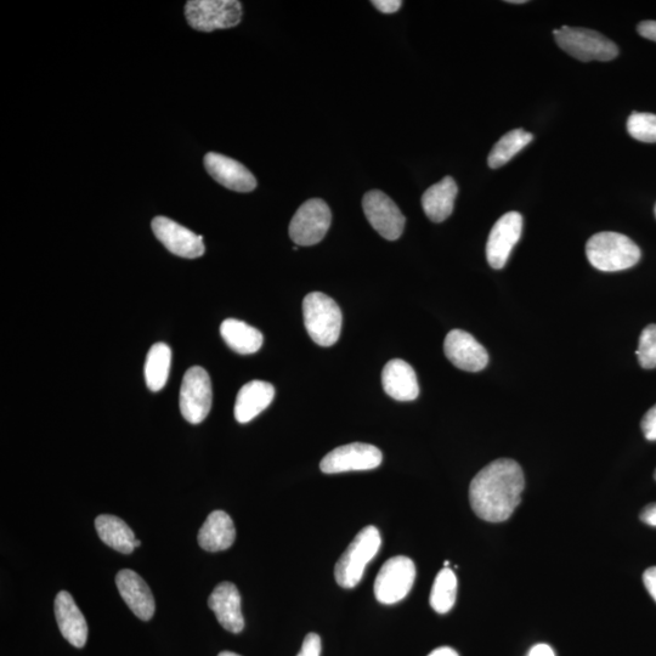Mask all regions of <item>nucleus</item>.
Masks as SVG:
<instances>
[{"label": "nucleus", "instance_id": "obj_1", "mask_svg": "<svg viewBox=\"0 0 656 656\" xmlns=\"http://www.w3.org/2000/svg\"><path fill=\"white\" fill-rule=\"evenodd\" d=\"M524 488V473L519 463L500 458L475 475L469 486V501L480 519L506 522L522 501Z\"/></svg>", "mask_w": 656, "mask_h": 656}, {"label": "nucleus", "instance_id": "obj_2", "mask_svg": "<svg viewBox=\"0 0 656 656\" xmlns=\"http://www.w3.org/2000/svg\"><path fill=\"white\" fill-rule=\"evenodd\" d=\"M586 256L592 267L615 273L635 267L641 259V250L630 237L605 231L587 241Z\"/></svg>", "mask_w": 656, "mask_h": 656}, {"label": "nucleus", "instance_id": "obj_3", "mask_svg": "<svg viewBox=\"0 0 656 656\" xmlns=\"http://www.w3.org/2000/svg\"><path fill=\"white\" fill-rule=\"evenodd\" d=\"M305 328L321 347H332L341 336L343 315L337 303L324 293L313 292L303 301Z\"/></svg>", "mask_w": 656, "mask_h": 656}, {"label": "nucleus", "instance_id": "obj_4", "mask_svg": "<svg viewBox=\"0 0 656 656\" xmlns=\"http://www.w3.org/2000/svg\"><path fill=\"white\" fill-rule=\"evenodd\" d=\"M381 545V534L376 527L370 525L361 530L336 564L337 584L348 590L358 586L363 579L367 564L377 556Z\"/></svg>", "mask_w": 656, "mask_h": 656}, {"label": "nucleus", "instance_id": "obj_5", "mask_svg": "<svg viewBox=\"0 0 656 656\" xmlns=\"http://www.w3.org/2000/svg\"><path fill=\"white\" fill-rule=\"evenodd\" d=\"M553 35L559 48L580 61H610L619 55L614 42L587 28L563 26Z\"/></svg>", "mask_w": 656, "mask_h": 656}, {"label": "nucleus", "instance_id": "obj_6", "mask_svg": "<svg viewBox=\"0 0 656 656\" xmlns=\"http://www.w3.org/2000/svg\"><path fill=\"white\" fill-rule=\"evenodd\" d=\"M185 16L196 31L226 30L240 24L242 5L237 0H191L186 3Z\"/></svg>", "mask_w": 656, "mask_h": 656}, {"label": "nucleus", "instance_id": "obj_7", "mask_svg": "<svg viewBox=\"0 0 656 656\" xmlns=\"http://www.w3.org/2000/svg\"><path fill=\"white\" fill-rule=\"evenodd\" d=\"M416 567L409 557L390 558L383 564L375 580V597L382 604H395L409 595L414 587Z\"/></svg>", "mask_w": 656, "mask_h": 656}, {"label": "nucleus", "instance_id": "obj_8", "mask_svg": "<svg viewBox=\"0 0 656 656\" xmlns=\"http://www.w3.org/2000/svg\"><path fill=\"white\" fill-rule=\"evenodd\" d=\"M180 411L186 421L200 424L212 407V383L205 369L191 367L183 378L179 397Z\"/></svg>", "mask_w": 656, "mask_h": 656}, {"label": "nucleus", "instance_id": "obj_9", "mask_svg": "<svg viewBox=\"0 0 656 656\" xmlns=\"http://www.w3.org/2000/svg\"><path fill=\"white\" fill-rule=\"evenodd\" d=\"M330 207L320 199L309 200L298 208L291 220L290 236L297 246H314L324 239L330 229Z\"/></svg>", "mask_w": 656, "mask_h": 656}, {"label": "nucleus", "instance_id": "obj_10", "mask_svg": "<svg viewBox=\"0 0 656 656\" xmlns=\"http://www.w3.org/2000/svg\"><path fill=\"white\" fill-rule=\"evenodd\" d=\"M383 455L376 446L353 443L339 446L322 458L320 469L325 474L371 471L381 466Z\"/></svg>", "mask_w": 656, "mask_h": 656}, {"label": "nucleus", "instance_id": "obj_11", "mask_svg": "<svg viewBox=\"0 0 656 656\" xmlns=\"http://www.w3.org/2000/svg\"><path fill=\"white\" fill-rule=\"evenodd\" d=\"M363 208L372 228L384 239L395 241L403 235L406 219L394 201L382 191L367 192Z\"/></svg>", "mask_w": 656, "mask_h": 656}, {"label": "nucleus", "instance_id": "obj_12", "mask_svg": "<svg viewBox=\"0 0 656 656\" xmlns=\"http://www.w3.org/2000/svg\"><path fill=\"white\" fill-rule=\"evenodd\" d=\"M522 231L523 217L518 212L506 213L492 226L486 243V258L492 269L505 268L514 246L522 236Z\"/></svg>", "mask_w": 656, "mask_h": 656}, {"label": "nucleus", "instance_id": "obj_13", "mask_svg": "<svg viewBox=\"0 0 656 656\" xmlns=\"http://www.w3.org/2000/svg\"><path fill=\"white\" fill-rule=\"evenodd\" d=\"M151 226L157 240L175 256L195 259L205 254L206 248L203 245V237L192 233L191 230L175 223L174 220L166 217H156L152 220Z\"/></svg>", "mask_w": 656, "mask_h": 656}, {"label": "nucleus", "instance_id": "obj_14", "mask_svg": "<svg viewBox=\"0 0 656 656\" xmlns=\"http://www.w3.org/2000/svg\"><path fill=\"white\" fill-rule=\"evenodd\" d=\"M444 352L457 369L467 372H479L489 364V354L471 333L452 330L446 336Z\"/></svg>", "mask_w": 656, "mask_h": 656}, {"label": "nucleus", "instance_id": "obj_15", "mask_svg": "<svg viewBox=\"0 0 656 656\" xmlns=\"http://www.w3.org/2000/svg\"><path fill=\"white\" fill-rule=\"evenodd\" d=\"M205 167L208 174L226 189L251 192L257 188L256 177L233 158L209 152L205 157Z\"/></svg>", "mask_w": 656, "mask_h": 656}, {"label": "nucleus", "instance_id": "obj_16", "mask_svg": "<svg viewBox=\"0 0 656 656\" xmlns=\"http://www.w3.org/2000/svg\"><path fill=\"white\" fill-rule=\"evenodd\" d=\"M121 597L139 619L149 621L155 614V599L150 587L135 571L124 569L116 576Z\"/></svg>", "mask_w": 656, "mask_h": 656}, {"label": "nucleus", "instance_id": "obj_17", "mask_svg": "<svg viewBox=\"0 0 656 656\" xmlns=\"http://www.w3.org/2000/svg\"><path fill=\"white\" fill-rule=\"evenodd\" d=\"M208 607L216 614L226 631L240 633L245 627L241 612V596L233 582H222L208 598Z\"/></svg>", "mask_w": 656, "mask_h": 656}, {"label": "nucleus", "instance_id": "obj_18", "mask_svg": "<svg viewBox=\"0 0 656 656\" xmlns=\"http://www.w3.org/2000/svg\"><path fill=\"white\" fill-rule=\"evenodd\" d=\"M55 616L61 635L73 647L83 648L86 646L88 638L87 621L69 592L61 591L56 596Z\"/></svg>", "mask_w": 656, "mask_h": 656}, {"label": "nucleus", "instance_id": "obj_19", "mask_svg": "<svg viewBox=\"0 0 656 656\" xmlns=\"http://www.w3.org/2000/svg\"><path fill=\"white\" fill-rule=\"evenodd\" d=\"M382 383L384 392L398 401L416 400L420 394L416 372L404 360L394 359L384 366Z\"/></svg>", "mask_w": 656, "mask_h": 656}, {"label": "nucleus", "instance_id": "obj_20", "mask_svg": "<svg viewBox=\"0 0 656 656\" xmlns=\"http://www.w3.org/2000/svg\"><path fill=\"white\" fill-rule=\"evenodd\" d=\"M275 398V388L268 382L252 381L245 384L237 394L235 418L239 423H248L262 414Z\"/></svg>", "mask_w": 656, "mask_h": 656}, {"label": "nucleus", "instance_id": "obj_21", "mask_svg": "<svg viewBox=\"0 0 656 656\" xmlns=\"http://www.w3.org/2000/svg\"><path fill=\"white\" fill-rule=\"evenodd\" d=\"M236 529L233 519L224 511H214L199 531V544L208 552H220L233 546Z\"/></svg>", "mask_w": 656, "mask_h": 656}, {"label": "nucleus", "instance_id": "obj_22", "mask_svg": "<svg viewBox=\"0 0 656 656\" xmlns=\"http://www.w3.org/2000/svg\"><path fill=\"white\" fill-rule=\"evenodd\" d=\"M458 188L454 178L445 177L422 196L423 211L434 223H441L454 212Z\"/></svg>", "mask_w": 656, "mask_h": 656}, {"label": "nucleus", "instance_id": "obj_23", "mask_svg": "<svg viewBox=\"0 0 656 656\" xmlns=\"http://www.w3.org/2000/svg\"><path fill=\"white\" fill-rule=\"evenodd\" d=\"M220 335H222L229 348L237 354H254L263 346L262 333L257 328L240 320H225L220 326Z\"/></svg>", "mask_w": 656, "mask_h": 656}, {"label": "nucleus", "instance_id": "obj_24", "mask_svg": "<svg viewBox=\"0 0 656 656\" xmlns=\"http://www.w3.org/2000/svg\"><path fill=\"white\" fill-rule=\"evenodd\" d=\"M95 529L101 541L117 552L129 554L135 550V535L121 518L101 514L95 519Z\"/></svg>", "mask_w": 656, "mask_h": 656}, {"label": "nucleus", "instance_id": "obj_25", "mask_svg": "<svg viewBox=\"0 0 656 656\" xmlns=\"http://www.w3.org/2000/svg\"><path fill=\"white\" fill-rule=\"evenodd\" d=\"M172 350L164 343H156L147 353L145 363L146 386L160 392L166 386L171 371Z\"/></svg>", "mask_w": 656, "mask_h": 656}, {"label": "nucleus", "instance_id": "obj_26", "mask_svg": "<svg viewBox=\"0 0 656 656\" xmlns=\"http://www.w3.org/2000/svg\"><path fill=\"white\" fill-rule=\"evenodd\" d=\"M534 135L524 129H514L503 135L492 147L488 157L489 167L492 169L505 166L512 158L519 154L520 151L533 141Z\"/></svg>", "mask_w": 656, "mask_h": 656}, {"label": "nucleus", "instance_id": "obj_27", "mask_svg": "<svg viewBox=\"0 0 656 656\" xmlns=\"http://www.w3.org/2000/svg\"><path fill=\"white\" fill-rule=\"evenodd\" d=\"M457 596V578L449 568H444L434 580L431 598V607L439 614L449 613L454 608Z\"/></svg>", "mask_w": 656, "mask_h": 656}, {"label": "nucleus", "instance_id": "obj_28", "mask_svg": "<svg viewBox=\"0 0 656 656\" xmlns=\"http://www.w3.org/2000/svg\"><path fill=\"white\" fill-rule=\"evenodd\" d=\"M627 130L633 139L642 143H656V115L633 112L627 121Z\"/></svg>", "mask_w": 656, "mask_h": 656}, {"label": "nucleus", "instance_id": "obj_29", "mask_svg": "<svg viewBox=\"0 0 656 656\" xmlns=\"http://www.w3.org/2000/svg\"><path fill=\"white\" fill-rule=\"evenodd\" d=\"M636 354L643 369H656V325L644 328Z\"/></svg>", "mask_w": 656, "mask_h": 656}, {"label": "nucleus", "instance_id": "obj_30", "mask_svg": "<svg viewBox=\"0 0 656 656\" xmlns=\"http://www.w3.org/2000/svg\"><path fill=\"white\" fill-rule=\"evenodd\" d=\"M321 638L316 633H309L304 638L301 653L297 656H320L321 655Z\"/></svg>", "mask_w": 656, "mask_h": 656}, {"label": "nucleus", "instance_id": "obj_31", "mask_svg": "<svg viewBox=\"0 0 656 656\" xmlns=\"http://www.w3.org/2000/svg\"><path fill=\"white\" fill-rule=\"evenodd\" d=\"M641 427L647 440L656 441V405L644 415Z\"/></svg>", "mask_w": 656, "mask_h": 656}, {"label": "nucleus", "instance_id": "obj_32", "mask_svg": "<svg viewBox=\"0 0 656 656\" xmlns=\"http://www.w3.org/2000/svg\"><path fill=\"white\" fill-rule=\"evenodd\" d=\"M372 4L383 14H394L401 8L403 2L400 0H375Z\"/></svg>", "mask_w": 656, "mask_h": 656}, {"label": "nucleus", "instance_id": "obj_33", "mask_svg": "<svg viewBox=\"0 0 656 656\" xmlns=\"http://www.w3.org/2000/svg\"><path fill=\"white\" fill-rule=\"evenodd\" d=\"M644 586L656 602V567L649 568L643 574Z\"/></svg>", "mask_w": 656, "mask_h": 656}, {"label": "nucleus", "instance_id": "obj_34", "mask_svg": "<svg viewBox=\"0 0 656 656\" xmlns=\"http://www.w3.org/2000/svg\"><path fill=\"white\" fill-rule=\"evenodd\" d=\"M637 30L642 37L656 42V21H643L638 25Z\"/></svg>", "mask_w": 656, "mask_h": 656}, {"label": "nucleus", "instance_id": "obj_35", "mask_svg": "<svg viewBox=\"0 0 656 656\" xmlns=\"http://www.w3.org/2000/svg\"><path fill=\"white\" fill-rule=\"evenodd\" d=\"M641 520L643 523L656 527V503L648 505L641 513Z\"/></svg>", "mask_w": 656, "mask_h": 656}, {"label": "nucleus", "instance_id": "obj_36", "mask_svg": "<svg viewBox=\"0 0 656 656\" xmlns=\"http://www.w3.org/2000/svg\"><path fill=\"white\" fill-rule=\"evenodd\" d=\"M528 656H556V654L548 644H537V646L531 648Z\"/></svg>", "mask_w": 656, "mask_h": 656}, {"label": "nucleus", "instance_id": "obj_37", "mask_svg": "<svg viewBox=\"0 0 656 656\" xmlns=\"http://www.w3.org/2000/svg\"><path fill=\"white\" fill-rule=\"evenodd\" d=\"M428 656H460L457 654L456 650L449 647H441L433 650Z\"/></svg>", "mask_w": 656, "mask_h": 656}, {"label": "nucleus", "instance_id": "obj_38", "mask_svg": "<svg viewBox=\"0 0 656 656\" xmlns=\"http://www.w3.org/2000/svg\"><path fill=\"white\" fill-rule=\"evenodd\" d=\"M218 656H241V655L231 653V652H223V653H220Z\"/></svg>", "mask_w": 656, "mask_h": 656}, {"label": "nucleus", "instance_id": "obj_39", "mask_svg": "<svg viewBox=\"0 0 656 656\" xmlns=\"http://www.w3.org/2000/svg\"><path fill=\"white\" fill-rule=\"evenodd\" d=\"M511 4H525L527 3V0H512V2H507Z\"/></svg>", "mask_w": 656, "mask_h": 656}, {"label": "nucleus", "instance_id": "obj_40", "mask_svg": "<svg viewBox=\"0 0 656 656\" xmlns=\"http://www.w3.org/2000/svg\"><path fill=\"white\" fill-rule=\"evenodd\" d=\"M134 546H135V548L140 547V546H141V542H140L139 540H135V542H134Z\"/></svg>", "mask_w": 656, "mask_h": 656}, {"label": "nucleus", "instance_id": "obj_41", "mask_svg": "<svg viewBox=\"0 0 656 656\" xmlns=\"http://www.w3.org/2000/svg\"><path fill=\"white\" fill-rule=\"evenodd\" d=\"M654 478H655V480H656V471H655V473H654Z\"/></svg>", "mask_w": 656, "mask_h": 656}, {"label": "nucleus", "instance_id": "obj_42", "mask_svg": "<svg viewBox=\"0 0 656 656\" xmlns=\"http://www.w3.org/2000/svg\"><path fill=\"white\" fill-rule=\"evenodd\" d=\"M654 212H655V217H656V205H655V211Z\"/></svg>", "mask_w": 656, "mask_h": 656}]
</instances>
